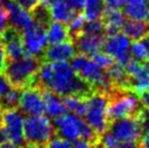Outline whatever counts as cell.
Segmentation results:
<instances>
[{
  "label": "cell",
  "instance_id": "obj_1",
  "mask_svg": "<svg viewBox=\"0 0 149 148\" xmlns=\"http://www.w3.org/2000/svg\"><path fill=\"white\" fill-rule=\"evenodd\" d=\"M36 86L46 88L61 97L76 95L87 98L95 93L68 62H42L38 71Z\"/></svg>",
  "mask_w": 149,
  "mask_h": 148
},
{
  "label": "cell",
  "instance_id": "obj_2",
  "mask_svg": "<svg viewBox=\"0 0 149 148\" xmlns=\"http://www.w3.org/2000/svg\"><path fill=\"white\" fill-rule=\"evenodd\" d=\"M42 64V58L25 56L19 60L7 61L2 74L11 86L22 91L26 87L36 86L38 71Z\"/></svg>",
  "mask_w": 149,
  "mask_h": 148
},
{
  "label": "cell",
  "instance_id": "obj_3",
  "mask_svg": "<svg viewBox=\"0 0 149 148\" xmlns=\"http://www.w3.org/2000/svg\"><path fill=\"white\" fill-rule=\"evenodd\" d=\"M70 64L75 73L83 81H85L94 91L108 94L114 89L110 78L108 76L107 71L99 68L95 62L89 60L86 56L81 54H75L71 59Z\"/></svg>",
  "mask_w": 149,
  "mask_h": 148
},
{
  "label": "cell",
  "instance_id": "obj_4",
  "mask_svg": "<svg viewBox=\"0 0 149 148\" xmlns=\"http://www.w3.org/2000/svg\"><path fill=\"white\" fill-rule=\"evenodd\" d=\"M107 115L109 123L122 118H141L145 109L136 94L132 91L113 89L108 93Z\"/></svg>",
  "mask_w": 149,
  "mask_h": 148
},
{
  "label": "cell",
  "instance_id": "obj_5",
  "mask_svg": "<svg viewBox=\"0 0 149 148\" xmlns=\"http://www.w3.org/2000/svg\"><path fill=\"white\" fill-rule=\"evenodd\" d=\"M108 101V94L99 91L93 93L86 98V109L83 119L100 136L108 131L110 124L107 115Z\"/></svg>",
  "mask_w": 149,
  "mask_h": 148
},
{
  "label": "cell",
  "instance_id": "obj_6",
  "mask_svg": "<svg viewBox=\"0 0 149 148\" xmlns=\"http://www.w3.org/2000/svg\"><path fill=\"white\" fill-rule=\"evenodd\" d=\"M56 134L57 132L54 123L46 115H29L23 122L25 144L47 145Z\"/></svg>",
  "mask_w": 149,
  "mask_h": 148
},
{
  "label": "cell",
  "instance_id": "obj_7",
  "mask_svg": "<svg viewBox=\"0 0 149 148\" xmlns=\"http://www.w3.org/2000/svg\"><path fill=\"white\" fill-rule=\"evenodd\" d=\"M131 39L124 33L118 32L112 35H107L102 44L104 52L113 58L116 62L126 64L132 58L130 54Z\"/></svg>",
  "mask_w": 149,
  "mask_h": 148
},
{
  "label": "cell",
  "instance_id": "obj_8",
  "mask_svg": "<svg viewBox=\"0 0 149 148\" xmlns=\"http://www.w3.org/2000/svg\"><path fill=\"white\" fill-rule=\"evenodd\" d=\"M22 38L26 56L42 58L48 45L46 29L44 26L33 22L31 26L22 32Z\"/></svg>",
  "mask_w": 149,
  "mask_h": 148
},
{
  "label": "cell",
  "instance_id": "obj_9",
  "mask_svg": "<svg viewBox=\"0 0 149 148\" xmlns=\"http://www.w3.org/2000/svg\"><path fill=\"white\" fill-rule=\"evenodd\" d=\"M143 117V115H141ZM119 140H141L143 128L141 118H122L110 122L108 131Z\"/></svg>",
  "mask_w": 149,
  "mask_h": 148
},
{
  "label": "cell",
  "instance_id": "obj_10",
  "mask_svg": "<svg viewBox=\"0 0 149 148\" xmlns=\"http://www.w3.org/2000/svg\"><path fill=\"white\" fill-rule=\"evenodd\" d=\"M130 78V91L139 94L149 88V62H141L131 59L124 64Z\"/></svg>",
  "mask_w": 149,
  "mask_h": 148
},
{
  "label": "cell",
  "instance_id": "obj_11",
  "mask_svg": "<svg viewBox=\"0 0 149 148\" xmlns=\"http://www.w3.org/2000/svg\"><path fill=\"white\" fill-rule=\"evenodd\" d=\"M0 41L3 46L8 61L19 60L26 56L23 45L22 32L11 25H8L2 33H0Z\"/></svg>",
  "mask_w": 149,
  "mask_h": 148
},
{
  "label": "cell",
  "instance_id": "obj_12",
  "mask_svg": "<svg viewBox=\"0 0 149 148\" xmlns=\"http://www.w3.org/2000/svg\"><path fill=\"white\" fill-rule=\"evenodd\" d=\"M54 125L57 134L62 136L69 140H74L81 138L86 122L82 117L71 114H63L54 120Z\"/></svg>",
  "mask_w": 149,
  "mask_h": 148
},
{
  "label": "cell",
  "instance_id": "obj_13",
  "mask_svg": "<svg viewBox=\"0 0 149 148\" xmlns=\"http://www.w3.org/2000/svg\"><path fill=\"white\" fill-rule=\"evenodd\" d=\"M2 125L6 128L9 140L19 146H24L25 140L23 136V122L24 119L17 109H8L2 111Z\"/></svg>",
  "mask_w": 149,
  "mask_h": 148
},
{
  "label": "cell",
  "instance_id": "obj_14",
  "mask_svg": "<svg viewBox=\"0 0 149 148\" xmlns=\"http://www.w3.org/2000/svg\"><path fill=\"white\" fill-rule=\"evenodd\" d=\"M19 107L22 112L29 115H39L46 111L42 91L38 86L26 87L21 91Z\"/></svg>",
  "mask_w": 149,
  "mask_h": 148
},
{
  "label": "cell",
  "instance_id": "obj_15",
  "mask_svg": "<svg viewBox=\"0 0 149 148\" xmlns=\"http://www.w3.org/2000/svg\"><path fill=\"white\" fill-rule=\"evenodd\" d=\"M106 36L91 35L84 32H81L74 37H72L73 44L76 51L86 57H91L95 54L99 52L102 49V44Z\"/></svg>",
  "mask_w": 149,
  "mask_h": 148
},
{
  "label": "cell",
  "instance_id": "obj_16",
  "mask_svg": "<svg viewBox=\"0 0 149 148\" xmlns=\"http://www.w3.org/2000/svg\"><path fill=\"white\" fill-rule=\"evenodd\" d=\"M76 54L73 40L63 41L46 48L42 56V62H66Z\"/></svg>",
  "mask_w": 149,
  "mask_h": 148
},
{
  "label": "cell",
  "instance_id": "obj_17",
  "mask_svg": "<svg viewBox=\"0 0 149 148\" xmlns=\"http://www.w3.org/2000/svg\"><path fill=\"white\" fill-rule=\"evenodd\" d=\"M4 7L8 11L9 23L14 29H17L20 32H23L32 25L33 19L31 15V12L20 7L12 0H9L6 2Z\"/></svg>",
  "mask_w": 149,
  "mask_h": 148
},
{
  "label": "cell",
  "instance_id": "obj_18",
  "mask_svg": "<svg viewBox=\"0 0 149 148\" xmlns=\"http://www.w3.org/2000/svg\"><path fill=\"white\" fill-rule=\"evenodd\" d=\"M123 13L128 20L149 22V1L147 0H125Z\"/></svg>",
  "mask_w": 149,
  "mask_h": 148
},
{
  "label": "cell",
  "instance_id": "obj_19",
  "mask_svg": "<svg viewBox=\"0 0 149 148\" xmlns=\"http://www.w3.org/2000/svg\"><path fill=\"white\" fill-rule=\"evenodd\" d=\"M39 88L42 91L44 101H45L46 111H47L48 115L56 119V118H59L61 115L65 114L66 108L62 97L46 89V88H42V87H39Z\"/></svg>",
  "mask_w": 149,
  "mask_h": 148
},
{
  "label": "cell",
  "instance_id": "obj_20",
  "mask_svg": "<svg viewBox=\"0 0 149 148\" xmlns=\"http://www.w3.org/2000/svg\"><path fill=\"white\" fill-rule=\"evenodd\" d=\"M48 9L52 20L64 24H69L77 14V12L74 11L66 2V0H52Z\"/></svg>",
  "mask_w": 149,
  "mask_h": 148
},
{
  "label": "cell",
  "instance_id": "obj_21",
  "mask_svg": "<svg viewBox=\"0 0 149 148\" xmlns=\"http://www.w3.org/2000/svg\"><path fill=\"white\" fill-rule=\"evenodd\" d=\"M106 71L114 89L130 91V78L124 64L114 61V63Z\"/></svg>",
  "mask_w": 149,
  "mask_h": 148
},
{
  "label": "cell",
  "instance_id": "obj_22",
  "mask_svg": "<svg viewBox=\"0 0 149 148\" xmlns=\"http://www.w3.org/2000/svg\"><path fill=\"white\" fill-rule=\"evenodd\" d=\"M101 20L104 22L107 35H112L122 29L125 21V15L120 9L107 8Z\"/></svg>",
  "mask_w": 149,
  "mask_h": 148
},
{
  "label": "cell",
  "instance_id": "obj_23",
  "mask_svg": "<svg viewBox=\"0 0 149 148\" xmlns=\"http://www.w3.org/2000/svg\"><path fill=\"white\" fill-rule=\"evenodd\" d=\"M47 41L50 45H58L63 41L72 40L69 26L64 23L52 21L46 29Z\"/></svg>",
  "mask_w": 149,
  "mask_h": 148
},
{
  "label": "cell",
  "instance_id": "obj_24",
  "mask_svg": "<svg viewBox=\"0 0 149 148\" xmlns=\"http://www.w3.org/2000/svg\"><path fill=\"white\" fill-rule=\"evenodd\" d=\"M123 33L133 41L143 40L149 34V22L125 20L122 26Z\"/></svg>",
  "mask_w": 149,
  "mask_h": 148
},
{
  "label": "cell",
  "instance_id": "obj_25",
  "mask_svg": "<svg viewBox=\"0 0 149 148\" xmlns=\"http://www.w3.org/2000/svg\"><path fill=\"white\" fill-rule=\"evenodd\" d=\"M106 9L107 7L104 0H86L83 14L86 21H98L102 19Z\"/></svg>",
  "mask_w": 149,
  "mask_h": 148
},
{
  "label": "cell",
  "instance_id": "obj_26",
  "mask_svg": "<svg viewBox=\"0 0 149 148\" xmlns=\"http://www.w3.org/2000/svg\"><path fill=\"white\" fill-rule=\"evenodd\" d=\"M99 146L101 148H141L138 140H119L109 132L104 133L100 137Z\"/></svg>",
  "mask_w": 149,
  "mask_h": 148
},
{
  "label": "cell",
  "instance_id": "obj_27",
  "mask_svg": "<svg viewBox=\"0 0 149 148\" xmlns=\"http://www.w3.org/2000/svg\"><path fill=\"white\" fill-rule=\"evenodd\" d=\"M63 101H64L66 110L71 111L73 114L83 118L85 109H86V98L76 96V95H69L63 97Z\"/></svg>",
  "mask_w": 149,
  "mask_h": 148
},
{
  "label": "cell",
  "instance_id": "obj_28",
  "mask_svg": "<svg viewBox=\"0 0 149 148\" xmlns=\"http://www.w3.org/2000/svg\"><path fill=\"white\" fill-rule=\"evenodd\" d=\"M21 91L14 87H11L7 94L0 100V110H8V109H17L19 107Z\"/></svg>",
  "mask_w": 149,
  "mask_h": 148
},
{
  "label": "cell",
  "instance_id": "obj_29",
  "mask_svg": "<svg viewBox=\"0 0 149 148\" xmlns=\"http://www.w3.org/2000/svg\"><path fill=\"white\" fill-rule=\"evenodd\" d=\"M31 15H32L33 22L42 25L45 29H47L48 25L52 22V17L50 15L49 9L44 6H40V4H38L37 7H35L31 11Z\"/></svg>",
  "mask_w": 149,
  "mask_h": 148
},
{
  "label": "cell",
  "instance_id": "obj_30",
  "mask_svg": "<svg viewBox=\"0 0 149 148\" xmlns=\"http://www.w3.org/2000/svg\"><path fill=\"white\" fill-rule=\"evenodd\" d=\"M131 58L141 62H149V49L143 40H137L131 44Z\"/></svg>",
  "mask_w": 149,
  "mask_h": 148
},
{
  "label": "cell",
  "instance_id": "obj_31",
  "mask_svg": "<svg viewBox=\"0 0 149 148\" xmlns=\"http://www.w3.org/2000/svg\"><path fill=\"white\" fill-rule=\"evenodd\" d=\"M82 32L91 35H99V36H107L106 29L102 20L98 21H86L83 26Z\"/></svg>",
  "mask_w": 149,
  "mask_h": 148
},
{
  "label": "cell",
  "instance_id": "obj_32",
  "mask_svg": "<svg viewBox=\"0 0 149 148\" xmlns=\"http://www.w3.org/2000/svg\"><path fill=\"white\" fill-rule=\"evenodd\" d=\"M85 22H86V19H85V17H84V14L82 12L77 13L75 15L74 19L71 21L70 23H69V25H68L69 29H70L71 37H74L75 35H77L79 33L82 32Z\"/></svg>",
  "mask_w": 149,
  "mask_h": 148
},
{
  "label": "cell",
  "instance_id": "obj_33",
  "mask_svg": "<svg viewBox=\"0 0 149 148\" xmlns=\"http://www.w3.org/2000/svg\"><path fill=\"white\" fill-rule=\"evenodd\" d=\"M91 60L95 62L97 66L101 68V69H104L107 70L109 66H111L113 63H114V60L113 58L110 57L109 54H107L106 52H97L94 56H91Z\"/></svg>",
  "mask_w": 149,
  "mask_h": 148
},
{
  "label": "cell",
  "instance_id": "obj_34",
  "mask_svg": "<svg viewBox=\"0 0 149 148\" xmlns=\"http://www.w3.org/2000/svg\"><path fill=\"white\" fill-rule=\"evenodd\" d=\"M46 148H71V143L69 140L60 136L59 134H56L47 143Z\"/></svg>",
  "mask_w": 149,
  "mask_h": 148
},
{
  "label": "cell",
  "instance_id": "obj_35",
  "mask_svg": "<svg viewBox=\"0 0 149 148\" xmlns=\"http://www.w3.org/2000/svg\"><path fill=\"white\" fill-rule=\"evenodd\" d=\"M15 3H17L20 7L23 9L27 10V11H32L35 7H37L39 4V0H12Z\"/></svg>",
  "mask_w": 149,
  "mask_h": 148
},
{
  "label": "cell",
  "instance_id": "obj_36",
  "mask_svg": "<svg viewBox=\"0 0 149 148\" xmlns=\"http://www.w3.org/2000/svg\"><path fill=\"white\" fill-rule=\"evenodd\" d=\"M9 17H8V11L4 6L0 4V33H2L4 29L8 26Z\"/></svg>",
  "mask_w": 149,
  "mask_h": 148
},
{
  "label": "cell",
  "instance_id": "obj_37",
  "mask_svg": "<svg viewBox=\"0 0 149 148\" xmlns=\"http://www.w3.org/2000/svg\"><path fill=\"white\" fill-rule=\"evenodd\" d=\"M11 87L12 86L10 85V83L8 82L6 76L0 72V100H1V98L3 97L4 95L8 93Z\"/></svg>",
  "mask_w": 149,
  "mask_h": 148
},
{
  "label": "cell",
  "instance_id": "obj_38",
  "mask_svg": "<svg viewBox=\"0 0 149 148\" xmlns=\"http://www.w3.org/2000/svg\"><path fill=\"white\" fill-rule=\"evenodd\" d=\"M71 148H98L91 145V143H88L86 140H81V138H77V140H72L71 143Z\"/></svg>",
  "mask_w": 149,
  "mask_h": 148
},
{
  "label": "cell",
  "instance_id": "obj_39",
  "mask_svg": "<svg viewBox=\"0 0 149 148\" xmlns=\"http://www.w3.org/2000/svg\"><path fill=\"white\" fill-rule=\"evenodd\" d=\"M86 0H66V2L70 4L71 8L73 9L74 11H76L77 13L82 12V10L84 8Z\"/></svg>",
  "mask_w": 149,
  "mask_h": 148
},
{
  "label": "cell",
  "instance_id": "obj_40",
  "mask_svg": "<svg viewBox=\"0 0 149 148\" xmlns=\"http://www.w3.org/2000/svg\"><path fill=\"white\" fill-rule=\"evenodd\" d=\"M106 7L110 9H121L124 6L125 0H104Z\"/></svg>",
  "mask_w": 149,
  "mask_h": 148
},
{
  "label": "cell",
  "instance_id": "obj_41",
  "mask_svg": "<svg viewBox=\"0 0 149 148\" xmlns=\"http://www.w3.org/2000/svg\"><path fill=\"white\" fill-rule=\"evenodd\" d=\"M141 128H143V132H145L146 134H149V113L146 110L141 117Z\"/></svg>",
  "mask_w": 149,
  "mask_h": 148
},
{
  "label": "cell",
  "instance_id": "obj_42",
  "mask_svg": "<svg viewBox=\"0 0 149 148\" xmlns=\"http://www.w3.org/2000/svg\"><path fill=\"white\" fill-rule=\"evenodd\" d=\"M7 56H6V52H4V48L2 44H1V41H0V72L2 73V71H3L4 66L7 64Z\"/></svg>",
  "mask_w": 149,
  "mask_h": 148
},
{
  "label": "cell",
  "instance_id": "obj_43",
  "mask_svg": "<svg viewBox=\"0 0 149 148\" xmlns=\"http://www.w3.org/2000/svg\"><path fill=\"white\" fill-rule=\"evenodd\" d=\"M9 138H8V134H7V132H6V128H3V125L1 124L0 125V145L6 143V142H8Z\"/></svg>",
  "mask_w": 149,
  "mask_h": 148
},
{
  "label": "cell",
  "instance_id": "obj_44",
  "mask_svg": "<svg viewBox=\"0 0 149 148\" xmlns=\"http://www.w3.org/2000/svg\"><path fill=\"white\" fill-rule=\"evenodd\" d=\"M139 145L141 148H149V134H145V136L141 137Z\"/></svg>",
  "mask_w": 149,
  "mask_h": 148
},
{
  "label": "cell",
  "instance_id": "obj_45",
  "mask_svg": "<svg viewBox=\"0 0 149 148\" xmlns=\"http://www.w3.org/2000/svg\"><path fill=\"white\" fill-rule=\"evenodd\" d=\"M0 148H23L22 146H19V145H15L13 144V143H8V142H6L3 144L0 145Z\"/></svg>",
  "mask_w": 149,
  "mask_h": 148
},
{
  "label": "cell",
  "instance_id": "obj_46",
  "mask_svg": "<svg viewBox=\"0 0 149 148\" xmlns=\"http://www.w3.org/2000/svg\"><path fill=\"white\" fill-rule=\"evenodd\" d=\"M23 148H46V145L39 144H25Z\"/></svg>",
  "mask_w": 149,
  "mask_h": 148
},
{
  "label": "cell",
  "instance_id": "obj_47",
  "mask_svg": "<svg viewBox=\"0 0 149 148\" xmlns=\"http://www.w3.org/2000/svg\"><path fill=\"white\" fill-rule=\"evenodd\" d=\"M143 41L145 43V45L148 47V49H149V34L145 37V38H144V39H143Z\"/></svg>",
  "mask_w": 149,
  "mask_h": 148
},
{
  "label": "cell",
  "instance_id": "obj_48",
  "mask_svg": "<svg viewBox=\"0 0 149 148\" xmlns=\"http://www.w3.org/2000/svg\"><path fill=\"white\" fill-rule=\"evenodd\" d=\"M1 119H2V111L0 110V125L2 124V122H1Z\"/></svg>",
  "mask_w": 149,
  "mask_h": 148
},
{
  "label": "cell",
  "instance_id": "obj_49",
  "mask_svg": "<svg viewBox=\"0 0 149 148\" xmlns=\"http://www.w3.org/2000/svg\"><path fill=\"white\" fill-rule=\"evenodd\" d=\"M146 111H147V112H148V113H149V107L147 108V109H146Z\"/></svg>",
  "mask_w": 149,
  "mask_h": 148
},
{
  "label": "cell",
  "instance_id": "obj_50",
  "mask_svg": "<svg viewBox=\"0 0 149 148\" xmlns=\"http://www.w3.org/2000/svg\"><path fill=\"white\" fill-rule=\"evenodd\" d=\"M2 1H3V0H0V2H2Z\"/></svg>",
  "mask_w": 149,
  "mask_h": 148
}]
</instances>
